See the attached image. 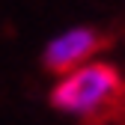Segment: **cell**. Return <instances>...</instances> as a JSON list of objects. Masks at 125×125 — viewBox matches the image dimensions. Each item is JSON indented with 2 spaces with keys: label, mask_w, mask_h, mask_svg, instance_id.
Listing matches in <instances>:
<instances>
[{
  "label": "cell",
  "mask_w": 125,
  "mask_h": 125,
  "mask_svg": "<svg viewBox=\"0 0 125 125\" xmlns=\"http://www.w3.org/2000/svg\"><path fill=\"white\" fill-rule=\"evenodd\" d=\"M107 45H110V36H104L92 27H74V30L62 33L60 39H54L45 48L42 62L51 74H69L74 69H81L89 57L104 51Z\"/></svg>",
  "instance_id": "7a4b0ae2"
},
{
  "label": "cell",
  "mask_w": 125,
  "mask_h": 125,
  "mask_svg": "<svg viewBox=\"0 0 125 125\" xmlns=\"http://www.w3.org/2000/svg\"><path fill=\"white\" fill-rule=\"evenodd\" d=\"M51 104L86 125H110L125 113V77L110 62H86L51 89Z\"/></svg>",
  "instance_id": "6da1fadb"
}]
</instances>
